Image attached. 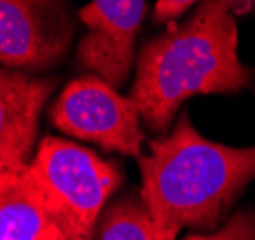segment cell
<instances>
[{"label": "cell", "mask_w": 255, "mask_h": 240, "mask_svg": "<svg viewBox=\"0 0 255 240\" xmlns=\"http://www.w3.org/2000/svg\"><path fill=\"white\" fill-rule=\"evenodd\" d=\"M229 2H231V8L236 15H244L255 8V0H229Z\"/></svg>", "instance_id": "cell-12"}, {"label": "cell", "mask_w": 255, "mask_h": 240, "mask_svg": "<svg viewBox=\"0 0 255 240\" xmlns=\"http://www.w3.org/2000/svg\"><path fill=\"white\" fill-rule=\"evenodd\" d=\"M55 225L69 240H92L101 210L122 183L117 162L59 137H44L29 160Z\"/></svg>", "instance_id": "cell-3"}, {"label": "cell", "mask_w": 255, "mask_h": 240, "mask_svg": "<svg viewBox=\"0 0 255 240\" xmlns=\"http://www.w3.org/2000/svg\"><path fill=\"white\" fill-rule=\"evenodd\" d=\"M137 158L141 199L156 240H175L181 229L213 231L255 179V147H227L196 132L183 111L173 130L149 139Z\"/></svg>", "instance_id": "cell-2"}, {"label": "cell", "mask_w": 255, "mask_h": 240, "mask_svg": "<svg viewBox=\"0 0 255 240\" xmlns=\"http://www.w3.org/2000/svg\"><path fill=\"white\" fill-rule=\"evenodd\" d=\"M99 240H156L154 221L141 195L124 197L103 212Z\"/></svg>", "instance_id": "cell-9"}, {"label": "cell", "mask_w": 255, "mask_h": 240, "mask_svg": "<svg viewBox=\"0 0 255 240\" xmlns=\"http://www.w3.org/2000/svg\"><path fill=\"white\" fill-rule=\"evenodd\" d=\"M59 78L25 71L0 73V168L29 164L38 134V118Z\"/></svg>", "instance_id": "cell-7"}, {"label": "cell", "mask_w": 255, "mask_h": 240, "mask_svg": "<svg viewBox=\"0 0 255 240\" xmlns=\"http://www.w3.org/2000/svg\"><path fill=\"white\" fill-rule=\"evenodd\" d=\"M198 2L200 0H156L154 10H152V21L158 25L175 23L191 6Z\"/></svg>", "instance_id": "cell-11"}, {"label": "cell", "mask_w": 255, "mask_h": 240, "mask_svg": "<svg viewBox=\"0 0 255 240\" xmlns=\"http://www.w3.org/2000/svg\"><path fill=\"white\" fill-rule=\"evenodd\" d=\"M183 240H255V210H240L219 231L210 235H189Z\"/></svg>", "instance_id": "cell-10"}, {"label": "cell", "mask_w": 255, "mask_h": 240, "mask_svg": "<svg viewBox=\"0 0 255 240\" xmlns=\"http://www.w3.org/2000/svg\"><path fill=\"white\" fill-rule=\"evenodd\" d=\"M76 23L67 0H0V63L44 71L69 53Z\"/></svg>", "instance_id": "cell-5"}, {"label": "cell", "mask_w": 255, "mask_h": 240, "mask_svg": "<svg viewBox=\"0 0 255 240\" xmlns=\"http://www.w3.org/2000/svg\"><path fill=\"white\" fill-rule=\"evenodd\" d=\"M53 220L29 164L0 168V240H36Z\"/></svg>", "instance_id": "cell-8"}, {"label": "cell", "mask_w": 255, "mask_h": 240, "mask_svg": "<svg viewBox=\"0 0 255 240\" xmlns=\"http://www.w3.org/2000/svg\"><path fill=\"white\" fill-rule=\"evenodd\" d=\"M147 17L145 0H92L78 10L86 32L76 48L82 69L120 88L133 65V48Z\"/></svg>", "instance_id": "cell-6"}, {"label": "cell", "mask_w": 255, "mask_h": 240, "mask_svg": "<svg viewBox=\"0 0 255 240\" xmlns=\"http://www.w3.org/2000/svg\"><path fill=\"white\" fill-rule=\"evenodd\" d=\"M50 118L67 136L92 141L109 153L141 157L145 134L137 103L118 94L99 74L67 84L50 107Z\"/></svg>", "instance_id": "cell-4"}, {"label": "cell", "mask_w": 255, "mask_h": 240, "mask_svg": "<svg viewBox=\"0 0 255 240\" xmlns=\"http://www.w3.org/2000/svg\"><path fill=\"white\" fill-rule=\"evenodd\" d=\"M36 240H69V239H67V235H65L63 231L59 229V225L53 223V225H50Z\"/></svg>", "instance_id": "cell-13"}, {"label": "cell", "mask_w": 255, "mask_h": 240, "mask_svg": "<svg viewBox=\"0 0 255 240\" xmlns=\"http://www.w3.org/2000/svg\"><path fill=\"white\" fill-rule=\"evenodd\" d=\"M236 17L229 0H200L187 19L143 44L129 97L152 132L166 134L189 97L254 84V71L238 57Z\"/></svg>", "instance_id": "cell-1"}]
</instances>
